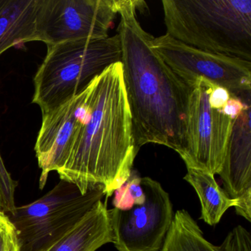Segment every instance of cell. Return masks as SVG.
<instances>
[{"mask_svg":"<svg viewBox=\"0 0 251 251\" xmlns=\"http://www.w3.org/2000/svg\"><path fill=\"white\" fill-rule=\"evenodd\" d=\"M17 182L7 170L0 154V211L11 214L16 208L15 190Z\"/></svg>","mask_w":251,"mask_h":251,"instance_id":"cell-17","label":"cell"},{"mask_svg":"<svg viewBox=\"0 0 251 251\" xmlns=\"http://www.w3.org/2000/svg\"><path fill=\"white\" fill-rule=\"evenodd\" d=\"M112 242L106 201H99L70 231L45 251H96Z\"/></svg>","mask_w":251,"mask_h":251,"instance_id":"cell-12","label":"cell"},{"mask_svg":"<svg viewBox=\"0 0 251 251\" xmlns=\"http://www.w3.org/2000/svg\"><path fill=\"white\" fill-rule=\"evenodd\" d=\"M114 194L112 204L117 209L127 211L136 205H142L145 201V194L142 177L133 170L128 180L116 189Z\"/></svg>","mask_w":251,"mask_h":251,"instance_id":"cell-16","label":"cell"},{"mask_svg":"<svg viewBox=\"0 0 251 251\" xmlns=\"http://www.w3.org/2000/svg\"><path fill=\"white\" fill-rule=\"evenodd\" d=\"M79 94L61 106L42 114V126L34 148L42 170L41 189L45 188L50 173L58 172L62 167L75 126Z\"/></svg>","mask_w":251,"mask_h":251,"instance_id":"cell-11","label":"cell"},{"mask_svg":"<svg viewBox=\"0 0 251 251\" xmlns=\"http://www.w3.org/2000/svg\"><path fill=\"white\" fill-rule=\"evenodd\" d=\"M8 251H20L18 241H17V232L14 227L11 230L8 239Z\"/></svg>","mask_w":251,"mask_h":251,"instance_id":"cell-20","label":"cell"},{"mask_svg":"<svg viewBox=\"0 0 251 251\" xmlns=\"http://www.w3.org/2000/svg\"><path fill=\"white\" fill-rule=\"evenodd\" d=\"M184 180L196 191L201 203V219L209 226L220 223L227 210L239 205V201L229 198L211 173L187 169Z\"/></svg>","mask_w":251,"mask_h":251,"instance_id":"cell-15","label":"cell"},{"mask_svg":"<svg viewBox=\"0 0 251 251\" xmlns=\"http://www.w3.org/2000/svg\"><path fill=\"white\" fill-rule=\"evenodd\" d=\"M154 52L189 86L203 78L237 98L251 96V62L197 49L169 35L154 38Z\"/></svg>","mask_w":251,"mask_h":251,"instance_id":"cell-8","label":"cell"},{"mask_svg":"<svg viewBox=\"0 0 251 251\" xmlns=\"http://www.w3.org/2000/svg\"><path fill=\"white\" fill-rule=\"evenodd\" d=\"M143 1L117 0L123 78L136 151L157 144L181 155L186 139L190 86L152 48V35L137 19Z\"/></svg>","mask_w":251,"mask_h":251,"instance_id":"cell-2","label":"cell"},{"mask_svg":"<svg viewBox=\"0 0 251 251\" xmlns=\"http://www.w3.org/2000/svg\"><path fill=\"white\" fill-rule=\"evenodd\" d=\"M251 102L235 120L219 176L236 214L251 222Z\"/></svg>","mask_w":251,"mask_h":251,"instance_id":"cell-10","label":"cell"},{"mask_svg":"<svg viewBox=\"0 0 251 251\" xmlns=\"http://www.w3.org/2000/svg\"><path fill=\"white\" fill-rule=\"evenodd\" d=\"M234 241V251H251V233L242 226L232 230Z\"/></svg>","mask_w":251,"mask_h":251,"instance_id":"cell-18","label":"cell"},{"mask_svg":"<svg viewBox=\"0 0 251 251\" xmlns=\"http://www.w3.org/2000/svg\"><path fill=\"white\" fill-rule=\"evenodd\" d=\"M214 84L198 78L190 85L186 139L180 155L187 169L218 175L223 166L227 142L236 119L224 108H214L209 95Z\"/></svg>","mask_w":251,"mask_h":251,"instance_id":"cell-6","label":"cell"},{"mask_svg":"<svg viewBox=\"0 0 251 251\" xmlns=\"http://www.w3.org/2000/svg\"><path fill=\"white\" fill-rule=\"evenodd\" d=\"M11 222L6 214L0 211V232L11 226Z\"/></svg>","mask_w":251,"mask_h":251,"instance_id":"cell-21","label":"cell"},{"mask_svg":"<svg viewBox=\"0 0 251 251\" xmlns=\"http://www.w3.org/2000/svg\"><path fill=\"white\" fill-rule=\"evenodd\" d=\"M137 153L123 68L117 62L79 94L75 126L57 173L83 194L101 186L108 198L128 180Z\"/></svg>","mask_w":251,"mask_h":251,"instance_id":"cell-1","label":"cell"},{"mask_svg":"<svg viewBox=\"0 0 251 251\" xmlns=\"http://www.w3.org/2000/svg\"><path fill=\"white\" fill-rule=\"evenodd\" d=\"M38 0H0V55L36 42Z\"/></svg>","mask_w":251,"mask_h":251,"instance_id":"cell-13","label":"cell"},{"mask_svg":"<svg viewBox=\"0 0 251 251\" xmlns=\"http://www.w3.org/2000/svg\"><path fill=\"white\" fill-rule=\"evenodd\" d=\"M142 205L127 211L108 209L112 243L118 251H159L173 222L170 195L160 183L142 177Z\"/></svg>","mask_w":251,"mask_h":251,"instance_id":"cell-9","label":"cell"},{"mask_svg":"<svg viewBox=\"0 0 251 251\" xmlns=\"http://www.w3.org/2000/svg\"><path fill=\"white\" fill-rule=\"evenodd\" d=\"M121 60L118 35L102 40L75 41L48 46L33 77L32 103L42 114L70 101L107 67Z\"/></svg>","mask_w":251,"mask_h":251,"instance_id":"cell-4","label":"cell"},{"mask_svg":"<svg viewBox=\"0 0 251 251\" xmlns=\"http://www.w3.org/2000/svg\"><path fill=\"white\" fill-rule=\"evenodd\" d=\"M105 197L96 186L83 194L76 185L61 180L37 201L16 206L8 218L17 232L20 251H45L74 227Z\"/></svg>","mask_w":251,"mask_h":251,"instance_id":"cell-5","label":"cell"},{"mask_svg":"<svg viewBox=\"0 0 251 251\" xmlns=\"http://www.w3.org/2000/svg\"><path fill=\"white\" fill-rule=\"evenodd\" d=\"M13 227H14V226L11 223V226L0 232V251H8V239H9L10 233H11Z\"/></svg>","mask_w":251,"mask_h":251,"instance_id":"cell-19","label":"cell"},{"mask_svg":"<svg viewBox=\"0 0 251 251\" xmlns=\"http://www.w3.org/2000/svg\"><path fill=\"white\" fill-rule=\"evenodd\" d=\"M161 251H234L232 232L223 243L214 245L204 237L197 222L186 210H178L163 243Z\"/></svg>","mask_w":251,"mask_h":251,"instance_id":"cell-14","label":"cell"},{"mask_svg":"<svg viewBox=\"0 0 251 251\" xmlns=\"http://www.w3.org/2000/svg\"><path fill=\"white\" fill-rule=\"evenodd\" d=\"M166 34L251 62V0H163Z\"/></svg>","mask_w":251,"mask_h":251,"instance_id":"cell-3","label":"cell"},{"mask_svg":"<svg viewBox=\"0 0 251 251\" xmlns=\"http://www.w3.org/2000/svg\"><path fill=\"white\" fill-rule=\"evenodd\" d=\"M117 13V0H38L36 42L106 39Z\"/></svg>","mask_w":251,"mask_h":251,"instance_id":"cell-7","label":"cell"}]
</instances>
